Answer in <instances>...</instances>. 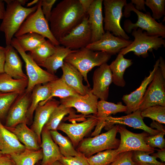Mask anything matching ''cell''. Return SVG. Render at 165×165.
I'll use <instances>...</instances> for the list:
<instances>
[{
    "label": "cell",
    "mask_w": 165,
    "mask_h": 165,
    "mask_svg": "<svg viewBox=\"0 0 165 165\" xmlns=\"http://www.w3.org/2000/svg\"><path fill=\"white\" fill-rule=\"evenodd\" d=\"M79 0H63L52 10L50 28L58 41L65 36L88 16Z\"/></svg>",
    "instance_id": "1"
},
{
    "label": "cell",
    "mask_w": 165,
    "mask_h": 165,
    "mask_svg": "<svg viewBox=\"0 0 165 165\" xmlns=\"http://www.w3.org/2000/svg\"><path fill=\"white\" fill-rule=\"evenodd\" d=\"M4 1L6 3V7L0 25V31L4 33L7 46L11 45L13 36L26 18L36 10L38 4L31 7L26 8L22 6L18 0Z\"/></svg>",
    "instance_id": "2"
},
{
    "label": "cell",
    "mask_w": 165,
    "mask_h": 165,
    "mask_svg": "<svg viewBox=\"0 0 165 165\" xmlns=\"http://www.w3.org/2000/svg\"><path fill=\"white\" fill-rule=\"evenodd\" d=\"M111 56L103 51H95L85 47L75 50L66 57L64 61L76 68L82 74L87 86L90 87L87 74L96 66L107 63Z\"/></svg>",
    "instance_id": "3"
},
{
    "label": "cell",
    "mask_w": 165,
    "mask_h": 165,
    "mask_svg": "<svg viewBox=\"0 0 165 165\" xmlns=\"http://www.w3.org/2000/svg\"><path fill=\"white\" fill-rule=\"evenodd\" d=\"M123 16L129 17L131 11L134 12L138 16V20L133 23L130 20H126L124 22L123 29L128 33H131L133 30L140 28L146 32L149 35H156L165 38V26L162 23L158 22L152 17L149 12L144 13L136 9L131 2L127 3L124 6Z\"/></svg>",
    "instance_id": "4"
},
{
    "label": "cell",
    "mask_w": 165,
    "mask_h": 165,
    "mask_svg": "<svg viewBox=\"0 0 165 165\" xmlns=\"http://www.w3.org/2000/svg\"><path fill=\"white\" fill-rule=\"evenodd\" d=\"M119 126L116 124L105 133L83 139L76 150L88 158L100 152L117 149L120 143V140L116 138Z\"/></svg>",
    "instance_id": "5"
},
{
    "label": "cell",
    "mask_w": 165,
    "mask_h": 165,
    "mask_svg": "<svg viewBox=\"0 0 165 165\" xmlns=\"http://www.w3.org/2000/svg\"><path fill=\"white\" fill-rule=\"evenodd\" d=\"M131 33L134 40L128 46L121 49L119 53L123 56L132 52L139 57L145 58L148 55V52H152L153 50L165 47V40L161 37L148 35L140 28L133 30Z\"/></svg>",
    "instance_id": "6"
},
{
    "label": "cell",
    "mask_w": 165,
    "mask_h": 165,
    "mask_svg": "<svg viewBox=\"0 0 165 165\" xmlns=\"http://www.w3.org/2000/svg\"><path fill=\"white\" fill-rule=\"evenodd\" d=\"M11 45L19 53L25 64L27 76L28 79L27 92L31 93L36 85L46 84L58 79L55 75L42 68L21 48L16 38H13Z\"/></svg>",
    "instance_id": "7"
},
{
    "label": "cell",
    "mask_w": 165,
    "mask_h": 165,
    "mask_svg": "<svg viewBox=\"0 0 165 165\" xmlns=\"http://www.w3.org/2000/svg\"><path fill=\"white\" fill-rule=\"evenodd\" d=\"M41 2V0L38 1L36 10L26 18L14 36L16 38L28 33L34 32L47 38L56 46L60 45L52 34L48 21L42 12Z\"/></svg>",
    "instance_id": "8"
},
{
    "label": "cell",
    "mask_w": 165,
    "mask_h": 165,
    "mask_svg": "<svg viewBox=\"0 0 165 165\" xmlns=\"http://www.w3.org/2000/svg\"><path fill=\"white\" fill-rule=\"evenodd\" d=\"M105 17L104 27L105 31L114 35L129 40V36L122 28L120 20L123 16L122 9L127 4L126 0H104Z\"/></svg>",
    "instance_id": "9"
},
{
    "label": "cell",
    "mask_w": 165,
    "mask_h": 165,
    "mask_svg": "<svg viewBox=\"0 0 165 165\" xmlns=\"http://www.w3.org/2000/svg\"><path fill=\"white\" fill-rule=\"evenodd\" d=\"M146 89L140 104L141 111L152 106H165V79L159 66L156 70L154 78Z\"/></svg>",
    "instance_id": "10"
},
{
    "label": "cell",
    "mask_w": 165,
    "mask_h": 165,
    "mask_svg": "<svg viewBox=\"0 0 165 165\" xmlns=\"http://www.w3.org/2000/svg\"><path fill=\"white\" fill-rule=\"evenodd\" d=\"M118 132L120 136L119 145L116 149L118 153L141 151L149 154L154 152L155 149L150 147L145 142V138L150 135L147 132L135 133L127 130L125 127L120 126Z\"/></svg>",
    "instance_id": "11"
},
{
    "label": "cell",
    "mask_w": 165,
    "mask_h": 165,
    "mask_svg": "<svg viewBox=\"0 0 165 165\" xmlns=\"http://www.w3.org/2000/svg\"><path fill=\"white\" fill-rule=\"evenodd\" d=\"M88 16L68 35L58 40L60 45L72 50L86 47L91 43L92 32Z\"/></svg>",
    "instance_id": "12"
},
{
    "label": "cell",
    "mask_w": 165,
    "mask_h": 165,
    "mask_svg": "<svg viewBox=\"0 0 165 165\" xmlns=\"http://www.w3.org/2000/svg\"><path fill=\"white\" fill-rule=\"evenodd\" d=\"M99 119L95 115L90 116L82 122L77 123L73 121L72 123L61 122L57 130L65 133L72 143L74 147H77L84 137L96 127Z\"/></svg>",
    "instance_id": "13"
},
{
    "label": "cell",
    "mask_w": 165,
    "mask_h": 165,
    "mask_svg": "<svg viewBox=\"0 0 165 165\" xmlns=\"http://www.w3.org/2000/svg\"><path fill=\"white\" fill-rule=\"evenodd\" d=\"M31 92L25 90L16 99L7 114L5 127H13L20 123H27L26 114L31 103Z\"/></svg>",
    "instance_id": "14"
},
{
    "label": "cell",
    "mask_w": 165,
    "mask_h": 165,
    "mask_svg": "<svg viewBox=\"0 0 165 165\" xmlns=\"http://www.w3.org/2000/svg\"><path fill=\"white\" fill-rule=\"evenodd\" d=\"M132 41L115 36L106 31L99 40L90 43L86 47L94 51L105 52L111 56L119 53L121 49L128 46Z\"/></svg>",
    "instance_id": "15"
},
{
    "label": "cell",
    "mask_w": 165,
    "mask_h": 165,
    "mask_svg": "<svg viewBox=\"0 0 165 165\" xmlns=\"http://www.w3.org/2000/svg\"><path fill=\"white\" fill-rule=\"evenodd\" d=\"M91 88L85 95H79L61 99L60 104L66 107L75 108L84 116L90 114L96 115L98 98L91 91Z\"/></svg>",
    "instance_id": "16"
},
{
    "label": "cell",
    "mask_w": 165,
    "mask_h": 165,
    "mask_svg": "<svg viewBox=\"0 0 165 165\" xmlns=\"http://www.w3.org/2000/svg\"><path fill=\"white\" fill-rule=\"evenodd\" d=\"M93 87L91 91L100 100L106 101L109 87L112 82V73L109 65L104 64L94 71L93 76Z\"/></svg>",
    "instance_id": "17"
},
{
    "label": "cell",
    "mask_w": 165,
    "mask_h": 165,
    "mask_svg": "<svg viewBox=\"0 0 165 165\" xmlns=\"http://www.w3.org/2000/svg\"><path fill=\"white\" fill-rule=\"evenodd\" d=\"M141 111L139 109L130 114L119 117H113L110 116L106 118L105 126H112L114 124L126 125L135 129L144 130L150 135H156L160 132L148 126L144 123L141 115Z\"/></svg>",
    "instance_id": "18"
},
{
    "label": "cell",
    "mask_w": 165,
    "mask_h": 165,
    "mask_svg": "<svg viewBox=\"0 0 165 165\" xmlns=\"http://www.w3.org/2000/svg\"><path fill=\"white\" fill-rule=\"evenodd\" d=\"M159 59L157 60L154 65L153 70L150 72L148 76L145 78L138 88L129 94L124 95L123 96L122 100L126 105L127 109L125 113L127 115L138 109L140 104L147 88L152 80L156 70L159 66Z\"/></svg>",
    "instance_id": "19"
},
{
    "label": "cell",
    "mask_w": 165,
    "mask_h": 165,
    "mask_svg": "<svg viewBox=\"0 0 165 165\" xmlns=\"http://www.w3.org/2000/svg\"><path fill=\"white\" fill-rule=\"evenodd\" d=\"M60 104V101L52 98L42 105H38L35 110L31 129L37 135L40 146L42 130L53 111Z\"/></svg>",
    "instance_id": "20"
},
{
    "label": "cell",
    "mask_w": 165,
    "mask_h": 165,
    "mask_svg": "<svg viewBox=\"0 0 165 165\" xmlns=\"http://www.w3.org/2000/svg\"><path fill=\"white\" fill-rule=\"evenodd\" d=\"M103 2V0H94L87 12L92 32L91 43L99 40L105 32L102 12Z\"/></svg>",
    "instance_id": "21"
},
{
    "label": "cell",
    "mask_w": 165,
    "mask_h": 165,
    "mask_svg": "<svg viewBox=\"0 0 165 165\" xmlns=\"http://www.w3.org/2000/svg\"><path fill=\"white\" fill-rule=\"evenodd\" d=\"M127 107L121 102L117 104L109 102L106 101L100 100L97 104V113L95 116L98 119L95 130L91 136L94 137L100 133L102 129L105 127V119L112 114L115 115L119 112H125Z\"/></svg>",
    "instance_id": "22"
},
{
    "label": "cell",
    "mask_w": 165,
    "mask_h": 165,
    "mask_svg": "<svg viewBox=\"0 0 165 165\" xmlns=\"http://www.w3.org/2000/svg\"><path fill=\"white\" fill-rule=\"evenodd\" d=\"M41 143L40 147L42 149V165H51L59 160L63 156L58 145L53 140L50 130L43 127L41 134Z\"/></svg>",
    "instance_id": "23"
},
{
    "label": "cell",
    "mask_w": 165,
    "mask_h": 165,
    "mask_svg": "<svg viewBox=\"0 0 165 165\" xmlns=\"http://www.w3.org/2000/svg\"><path fill=\"white\" fill-rule=\"evenodd\" d=\"M5 62L4 72L16 79L27 78L22 69V63L17 50L11 45L5 47Z\"/></svg>",
    "instance_id": "24"
},
{
    "label": "cell",
    "mask_w": 165,
    "mask_h": 165,
    "mask_svg": "<svg viewBox=\"0 0 165 165\" xmlns=\"http://www.w3.org/2000/svg\"><path fill=\"white\" fill-rule=\"evenodd\" d=\"M61 68L63 72L61 78L64 82L78 94L86 95L91 88L83 84V78L81 73L73 66L65 61Z\"/></svg>",
    "instance_id": "25"
},
{
    "label": "cell",
    "mask_w": 165,
    "mask_h": 165,
    "mask_svg": "<svg viewBox=\"0 0 165 165\" xmlns=\"http://www.w3.org/2000/svg\"><path fill=\"white\" fill-rule=\"evenodd\" d=\"M0 153L11 155L21 153L26 148L16 135L6 129L0 121Z\"/></svg>",
    "instance_id": "26"
},
{
    "label": "cell",
    "mask_w": 165,
    "mask_h": 165,
    "mask_svg": "<svg viewBox=\"0 0 165 165\" xmlns=\"http://www.w3.org/2000/svg\"><path fill=\"white\" fill-rule=\"evenodd\" d=\"M5 127L16 135L26 149L37 150L41 148L37 135L27 126L26 123H20L13 127Z\"/></svg>",
    "instance_id": "27"
},
{
    "label": "cell",
    "mask_w": 165,
    "mask_h": 165,
    "mask_svg": "<svg viewBox=\"0 0 165 165\" xmlns=\"http://www.w3.org/2000/svg\"><path fill=\"white\" fill-rule=\"evenodd\" d=\"M50 94L48 83L43 85L38 84L34 86L31 91V103L26 114L27 124L32 122L34 113L39 104L47 100Z\"/></svg>",
    "instance_id": "28"
},
{
    "label": "cell",
    "mask_w": 165,
    "mask_h": 165,
    "mask_svg": "<svg viewBox=\"0 0 165 165\" xmlns=\"http://www.w3.org/2000/svg\"><path fill=\"white\" fill-rule=\"evenodd\" d=\"M133 64L132 60L125 58L124 56L119 53L116 59L109 65L111 70L112 82L116 85L124 87L126 82L123 75L127 68Z\"/></svg>",
    "instance_id": "29"
},
{
    "label": "cell",
    "mask_w": 165,
    "mask_h": 165,
    "mask_svg": "<svg viewBox=\"0 0 165 165\" xmlns=\"http://www.w3.org/2000/svg\"><path fill=\"white\" fill-rule=\"evenodd\" d=\"M56 47L55 52L39 66L45 68L47 72L53 75H54L57 70L62 66L64 60L67 56L75 51L60 45Z\"/></svg>",
    "instance_id": "30"
},
{
    "label": "cell",
    "mask_w": 165,
    "mask_h": 165,
    "mask_svg": "<svg viewBox=\"0 0 165 165\" xmlns=\"http://www.w3.org/2000/svg\"><path fill=\"white\" fill-rule=\"evenodd\" d=\"M28 78L16 79L5 72L0 74V91L5 93L24 92L28 85Z\"/></svg>",
    "instance_id": "31"
},
{
    "label": "cell",
    "mask_w": 165,
    "mask_h": 165,
    "mask_svg": "<svg viewBox=\"0 0 165 165\" xmlns=\"http://www.w3.org/2000/svg\"><path fill=\"white\" fill-rule=\"evenodd\" d=\"M48 84L51 91L50 96L46 100L41 102L39 105H44L53 97H58L61 99L79 95L67 85L61 78L49 82Z\"/></svg>",
    "instance_id": "32"
},
{
    "label": "cell",
    "mask_w": 165,
    "mask_h": 165,
    "mask_svg": "<svg viewBox=\"0 0 165 165\" xmlns=\"http://www.w3.org/2000/svg\"><path fill=\"white\" fill-rule=\"evenodd\" d=\"M14 165H35L42 160V152L41 148L37 150H31L25 149L19 153L10 155Z\"/></svg>",
    "instance_id": "33"
},
{
    "label": "cell",
    "mask_w": 165,
    "mask_h": 165,
    "mask_svg": "<svg viewBox=\"0 0 165 165\" xmlns=\"http://www.w3.org/2000/svg\"><path fill=\"white\" fill-rule=\"evenodd\" d=\"M56 46L48 39L30 52L29 55L39 66L42 64L56 51Z\"/></svg>",
    "instance_id": "34"
},
{
    "label": "cell",
    "mask_w": 165,
    "mask_h": 165,
    "mask_svg": "<svg viewBox=\"0 0 165 165\" xmlns=\"http://www.w3.org/2000/svg\"><path fill=\"white\" fill-rule=\"evenodd\" d=\"M73 112L72 108L60 104L53 111L44 127L50 131L57 130L58 126L66 115L69 114L71 117L75 116Z\"/></svg>",
    "instance_id": "35"
},
{
    "label": "cell",
    "mask_w": 165,
    "mask_h": 165,
    "mask_svg": "<svg viewBox=\"0 0 165 165\" xmlns=\"http://www.w3.org/2000/svg\"><path fill=\"white\" fill-rule=\"evenodd\" d=\"M50 131L53 140L58 145L63 156L66 157L75 156L80 154L75 149L68 138L63 136L57 130H51Z\"/></svg>",
    "instance_id": "36"
},
{
    "label": "cell",
    "mask_w": 165,
    "mask_h": 165,
    "mask_svg": "<svg viewBox=\"0 0 165 165\" xmlns=\"http://www.w3.org/2000/svg\"><path fill=\"white\" fill-rule=\"evenodd\" d=\"M16 38L25 52L32 51L46 41L44 37L34 32L28 33Z\"/></svg>",
    "instance_id": "37"
},
{
    "label": "cell",
    "mask_w": 165,
    "mask_h": 165,
    "mask_svg": "<svg viewBox=\"0 0 165 165\" xmlns=\"http://www.w3.org/2000/svg\"><path fill=\"white\" fill-rule=\"evenodd\" d=\"M120 154L118 153L116 149H108L98 152L87 159L90 165H109Z\"/></svg>",
    "instance_id": "38"
},
{
    "label": "cell",
    "mask_w": 165,
    "mask_h": 165,
    "mask_svg": "<svg viewBox=\"0 0 165 165\" xmlns=\"http://www.w3.org/2000/svg\"><path fill=\"white\" fill-rule=\"evenodd\" d=\"M144 117L149 118L160 123H165V106L156 105L148 107L141 111Z\"/></svg>",
    "instance_id": "39"
},
{
    "label": "cell",
    "mask_w": 165,
    "mask_h": 165,
    "mask_svg": "<svg viewBox=\"0 0 165 165\" xmlns=\"http://www.w3.org/2000/svg\"><path fill=\"white\" fill-rule=\"evenodd\" d=\"M19 94L0 91V118L4 117L7 115L11 105Z\"/></svg>",
    "instance_id": "40"
},
{
    "label": "cell",
    "mask_w": 165,
    "mask_h": 165,
    "mask_svg": "<svg viewBox=\"0 0 165 165\" xmlns=\"http://www.w3.org/2000/svg\"><path fill=\"white\" fill-rule=\"evenodd\" d=\"M145 5L152 10V16L155 20H158L165 16V0H146Z\"/></svg>",
    "instance_id": "41"
},
{
    "label": "cell",
    "mask_w": 165,
    "mask_h": 165,
    "mask_svg": "<svg viewBox=\"0 0 165 165\" xmlns=\"http://www.w3.org/2000/svg\"><path fill=\"white\" fill-rule=\"evenodd\" d=\"M156 158L144 151H133L132 159L135 163H143L151 165H165L163 163L158 161Z\"/></svg>",
    "instance_id": "42"
},
{
    "label": "cell",
    "mask_w": 165,
    "mask_h": 165,
    "mask_svg": "<svg viewBox=\"0 0 165 165\" xmlns=\"http://www.w3.org/2000/svg\"><path fill=\"white\" fill-rule=\"evenodd\" d=\"M165 134V132H160L156 135H149L145 138V142L152 148L157 147L160 149H163L165 147V140L164 138Z\"/></svg>",
    "instance_id": "43"
},
{
    "label": "cell",
    "mask_w": 165,
    "mask_h": 165,
    "mask_svg": "<svg viewBox=\"0 0 165 165\" xmlns=\"http://www.w3.org/2000/svg\"><path fill=\"white\" fill-rule=\"evenodd\" d=\"M59 161L64 165H90L87 158L81 154L75 156H62Z\"/></svg>",
    "instance_id": "44"
},
{
    "label": "cell",
    "mask_w": 165,
    "mask_h": 165,
    "mask_svg": "<svg viewBox=\"0 0 165 165\" xmlns=\"http://www.w3.org/2000/svg\"><path fill=\"white\" fill-rule=\"evenodd\" d=\"M133 151L122 153L109 165H136L132 159Z\"/></svg>",
    "instance_id": "45"
},
{
    "label": "cell",
    "mask_w": 165,
    "mask_h": 165,
    "mask_svg": "<svg viewBox=\"0 0 165 165\" xmlns=\"http://www.w3.org/2000/svg\"><path fill=\"white\" fill-rule=\"evenodd\" d=\"M42 10L45 18L49 22L53 6L56 0H41Z\"/></svg>",
    "instance_id": "46"
},
{
    "label": "cell",
    "mask_w": 165,
    "mask_h": 165,
    "mask_svg": "<svg viewBox=\"0 0 165 165\" xmlns=\"http://www.w3.org/2000/svg\"><path fill=\"white\" fill-rule=\"evenodd\" d=\"M0 165H14V163L10 155L0 153Z\"/></svg>",
    "instance_id": "47"
},
{
    "label": "cell",
    "mask_w": 165,
    "mask_h": 165,
    "mask_svg": "<svg viewBox=\"0 0 165 165\" xmlns=\"http://www.w3.org/2000/svg\"><path fill=\"white\" fill-rule=\"evenodd\" d=\"M133 4L135 5L134 7L137 10L141 11L143 10L146 12L145 8V1L144 0H131V2Z\"/></svg>",
    "instance_id": "48"
},
{
    "label": "cell",
    "mask_w": 165,
    "mask_h": 165,
    "mask_svg": "<svg viewBox=\"0 0 165 165\" xmlns=\"http://www.w3.org/2000/svg\"><path fill=\"white\" fill-rule=\"evenodd\" d=\"M84 12L87 14L94 0H79Z\"/></svg>",
    "instance_id": "49"
},
{
    "label": "cell",
    "mask_w": 165,
    "mask_h": 165,
    "mask_svg": "<svg viewBox=\"0 0 165 165\" xmlns=\"http://www.w3.org/2000/svg\"><path fill=\"white\" fill-rule=\"evenodd\" d=\"M157 151V153H152V156H154L156 158H159L161 161V162L163 163L165 161V149H156Z\"/></svg>",
    "instance_id": "50"
},
{
    "label": "cell",
    "mask_w": 165,
    "mask_h": 165,
    "mask_svg": "<svg viewBox=\"0 0 165 165\" xmlns=\"http://www.w3.org/2000/svg\"><path fill=\"white\" fill-rule=\"evenodd\" d=\"M5 50L0 49V74L4 72V65L5 62Z\"/></svg>",
    "instance_id": "51"
},
{
    "label": "cell",
    "mask_w": 165,
    "mask_h": 165,
    "mask_svg": "<svg viewBox=\"0 0 165 165\" xmlns=\"http://www.w3.org/2000/svg\"><path fill=\"white\" fill-rule=\"evenodd\" d=\"M159 67L161 73L165 79V62L164 59L162 57H160L159 59Z\"/></svg>",
    "instance_id": "52"
},
{
    "label": "cell",
    "mask_w": 165,
    "mask_h": 165,
    "mask_svg": "<svg viewBox=\"0 0 165 165\" xmlns=\"http://www.w3.org/2000/svg\"><path fill=\"white\" fill-rule=\"evenodd\" d=\"M157 122L153 120L152 122L151 123V126L152 127H155L156 128V130L160 132H165L163 126Z\"/></svg>",
    "instance_id": "53"
},
{
    "label": "cell",
    "mask_w": 165,
    "mask_h": 165,
    "mask_svg": "<svg viewBox=\"0 0 165 165\" xmlns=\"http://www.w3.org/2000/svg\"><path fill=\"white\" fill-rule=\"evenodd\" d=\"M5 10L4 0H0V19H3Z\"/></svg>",
    "instance_id": "54"
},
{
    "label": "cell",
    "mask_w": 165,
    "mask_h": 165,
    "mask_svg": "<svg viewBox=\"0 0 165 165\" xmlns=\"http://www.w3.org/2000/svg\"><path fill=\"white\" fill-rule=\"evenodd\" d=\"M39 0H34L28 3L27 4V6L29 7L35 4H37Z\"/></svg>",
    "instance_id": "55"
},
{
    "label": "cell",
    "mask_w": 165,
    "mask_h": 165,
    "mask_svg": "<svg viewBox=\"0 0 165 165\" xmlns=\"http://www.w3.org/2000/svg\"><path fill=\"white\" fill-rule=\"evenodd\" d=\"M20 4L23 6H24L26 3L28 1V0H18Z\"/></svg>",
    "instance_id": "56"
},
{
    "label": "cell",
    "mask_w": 165,
    "mask_h": 165,
    "mask_svg": "<svg viewBox=\"0 0 165 165\" xmlns=\"http://www.w3.org/2000/svg\"><path fill=\"white\" fill-rule=\"evenodd\" d=\"M51 165H64L59 160H57L54 162Z\"/></svg>",
    "instance_id": "57"
},
{
    "label": "cell",
    "mask_w": 165,
    "mask_h": 165,
    "mask_svg": "<svg viewBox=\"0 0 165 165\" xmlns=\"http://www.w3.org/2000/svg\"><path fill=\"white\" fill-rule=\"evenodd\" d=\"M136 165H151L148 164L143 163H136Z\"/></svg>",
    "instance_id": "58"
},
{
    "label": "cell",
    "mask_w": 165,
    "mask_h": 165,
    "mask_svg": "<svg viewBox=\"0 0 165 165\" xmlns=\"http://www.w3.org/2000/svg\"><path fill=\"white\" fill-rule=\"evenodd\" d=\"M0 49H2V50H4L5 49V47H3L1 46H0Z\"/></svg>",
    "instance_id": "59"
},
{
    "label": "cell",
    "mask_w": 165,
    "mask_h": 165,
    "mask_svg": "<svg viewBox=\"0 0 165 165\" xmlns=\"http://www.w3.org/2000/svg\"><path fill=\"white\" fill-rule=\"evenodd\" d=\"M1 144H0V151H1Z\"/></svg>",
    "instance_id": "60"
},
{
    "label": "cell",
    "mask_w": 165,
    "mask_h": 165,
    "mask_svg": "<svg viewBox=\"0 0 165 165\" xmlns=\"http://www.w3.org/2000/svg\"><path fill=\"white\" fill-rule=\"evenodd\" d=\"M41 165V164H40V165Z\"/></svg>",
    "instance_id": "61"
}]
</instances>
